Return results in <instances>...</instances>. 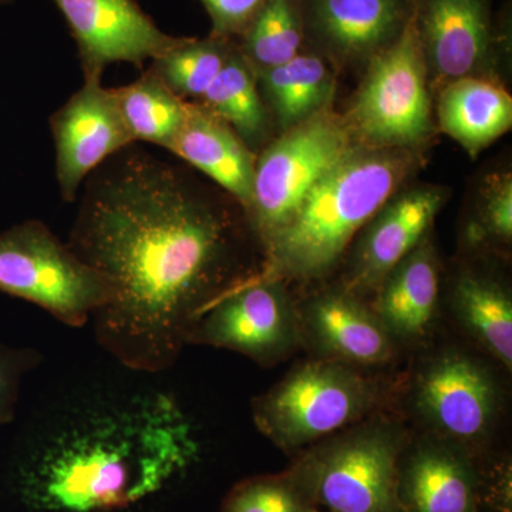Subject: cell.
Masks as SVG:
<instances>
[{
	"label": "cell",
	"instance_id": "1",
	"mask_svg": "<svg viewBox=\"0 0 512 512\" xmlns=\"http://www.w3.org/2000/svg\"><path fill=\"white\" fill-rule=\"evenodd\" d=\"M67 244L113 288L93 316L114 362L163 375L202 313L259 271L249 261L245 212L184 167L133 146L83 184Z\"/></svg>",
	"mask_w": 512,
	"mask_h": 512
},
{
	"label": "cell",
	"instance_id": "2",
	"mask_svg": "<svg viewBox=\"0 0 512 512\" xmlns=\"http://www.w3.org/2000/svg\"><path fill=\"white\" fill-rule=\"evenodd\" d=\"M156 376L117 375L46 397L20 431L10 487L25 512H128L200 461L197 427Z\"/></svg>",
	"mask_w": 512,
	"mask_h": 512
},
{
	"label": "cell",
	"instance_id": "3",
	"mask_svg": "<svg viewBox=\"0 0 512 512\" xmlns=\"http://www.w3.org/2000/svg\"><path fill=\"white\" fill-rule=\"evenodd\" d=\"M423 160V151L355 144L262 245L265 258L255 275L284 282L328 276L367 222L407 184Z\"/></svg>",
	"mask_w": 512,
	"mask_h": 512
},
{
	"label": "cell",
	"instance_id": "4",
	"mask_svg": "<svg viewBox=\"0 0 512 512\" xmlns=\"http://www.w3.org/2000/svg\"><path fill=\"white\" fill-rule=\"evenodd\" d=\"M407 443L402 424L377 416L313 444L289 471L316 508L400 512L397 466Z\"/></svg>",
	"mask_w": 512,
	"mask_h": 512
},
{
	"label": "cell",
	"instance_id": "5",
	"mask_svg": "<svg viewBox=\"0 0 512 512\" xmlns=\"http://www.w3.org/2000/svg\"><path fill=\"white\" fill-rule=\"evenodd\" d=\"M384 402V387L356 367L319 359L303 363L256 397L255 426L293 453L362 421Z\"/></svg>",
	"mask_w": 512,
	"mask_h": 512
},
{
	"label": "cell",
	"instance_id": "6",
	"mask_svg": "<svg viewBox=\"0 0 512 512\" xmlns=\"http://www.w3.org/2000/svg\"><path fill=\"white\" fill-rule=\"evenodd\" d=\"M342 114L356 144L426 151L437 134L426 64L413 19L396 43L373 57Z\"/></svg>",
	"mask_w": 512,
	"mask_h": 512
},
{
	"label": "cell",
	"instance_id": "7",
	"mask_svg": "<svg viewBox=\"0 0 512 512\" xmlns=\"http://www.w3.org/2000/svg\"><path fill=\"white\" fill-rule=\"evenodd\" d=\"M0 292L82 328L113 298L110 282L39 220L0 232Z\"/></svg>",
	"mask_w": 512,
	"mask_h": 512
},
{
	"label": "cell",
	"instance_id": "8",
	"mask_svg": "<svg viewBox=\"0 0 512 512\" xmlns=\"http://www.w3.org/2000/svg\"><path fill=\"white\" fill-rule=\"evenodd\" d=\"M355 144L342 114L330 109L282 131L256 154L254 198L247 220L261 247Z\"/></svg>",
	"mask_w": 512,
	"mask_h": 512
},
{
	"label": "cell",
	"instance_id": "9",
	"mask_svg": "<svg viewBox=\"0 0 512 512\" xmlns=\"http://www.w3.org/2000/svg\"><path fill=\"white\" fill-rule=\"evenodd\" d=\"M493 0H414L413 26L431 93L466 77L501 82L510 56V22ZM504 84V83H503Z\"/></svg>",
	"mask_w": 512,
	"mask_h": 512
},
{
	"label": "cell",
	"instance_id": "10",
	"mask_svg": "<svg viewBox=\"0 0 512 512\" xmlns=\"http://www.w3.org/2000/svg\"><path fill=\"white\" fill-rule=\"evenodd\" d=\"M301 338L298 308L286 282L252 275L202 313L188 345L232 350L272 366L291 355Z\"/></svg>",
	"mask_w": 512,
	"mask_h": 512
},
{
	"label": "cell",
	"instance_id": "11",
	"mask_svg": "<svg viewBox=\"0 0 512 512\" xmlns=\"http://www.w3.org/2000/svg\"><path fill=\"white\" fill-rule=\"evenodd\" d=\"M500 402L493 373L460 350L431 357L414 382L413 406L420 419L436 437L471 454L490 437Z\"/></svg>",
	"mask_w": 512,
	"mask_h": 512
},
{
	"label": "cell",
	"instance_id": "12",
	"mask_svg": "<svg viewBox=\"0 0 512 512\" xmlns=\"http://www.w3.org/2000/svg\"><path fill=\"white\" fill-rule=\"evenodd\" d=\"M56 178L63 201L74 202L83 184L109 158L133 146L113 89L101 77L84 84L50 117Z\"/></svg>",
	"mask_w": 512,
	"mask_h": 512
},
{
	"label": "cell",
	"instance_id": "13",
	"mask_svg": "<svg viewBox=\"0 0 512 512\" xmlns=\"http://www.w3.org/2000/svg\"><path fill=\"white\" fill-rule=\"evenodd\" d=\"M76 42L84 79L114 63L143 67L183 40L161 30L136 0H53Z\"/></svg>",
	"mask_w": 512,
	"mask_h": 512
},
{
	"label": "cell",
	"instance_id": "14",
	"mask_svg": "<svg viewBox=\"0 0 512 512\" xmlns=\"http://www.w3.org/2000/svg\"><path fill=\"white\" fill-rule=\"evenodd\" d=\"M306 47L333 69L362 67L396 43L414 0H301Z\"/></svg>",
	"mask_w": 512,
	"mask_h": 512
},
{
	"label": "cell",
	"instance_id": "15",
	"mask_svg": "<svg viewBox=\"0 0 512 512\" xmlns=\"http://www.w3.org/2000/svg\"><path fill=\"white\" fill-rule=\"evenodd\" d=\"M448 188L404 185L367 222L355 239L345 291H376L384 276L426 237L448 200Z\"/></svg>",
	"mask_w": 512,
	"mask_h": 512
},
{
	"label": "cell",
	"instance_id": "16",
	"mask_svg": "<svg viewBox=\"0 0 512 512\" xmlns=\"http://www.w3.org/2000/svg\"><path fill=\"white\" fill-rule=\"evenodd\" d=\"M400 512H481L476 457L436 436L407 443L397 466Z\"/></svg>",
	"mask_w": 512,
	"mask_h": 512
},
{
	"label": "cell",
	"instance_id": "17",
	"mask_svg": "<svg viewBox=\"0 0 512 512\" xmlns=\"http://www.w3.org/2000/svg\"><path fill=\"white\" fill-rule=\"evenodd\" d=\"M301 333L320 359L379 366L394 355V340L373 309L345 289L313 296L298 309Z\"/></svg>",
	"mask_w": 512,
	"mask_h": 512
},
{
	"label": "cell",
	"instance_id": "18",
	"mask_svg": "<svg viewBox=\"0 0 512 512\" xmlns=\"http://www.w3.org/2000/svg\"><path fill=\"white\" fill-rule=\"evenodd\" d=\"M168 151L210 178L247 217L254 198L256 154L234 128L200 103L188 101L187 117Z\"/></svg>",
	"mask_w": 512,
	"mask_h": 512
},
{
	"label": "cell",
	"instance_id": "19",
	"mask_svg": "<svg viewBox=\"0 0 512 512\" xmlns=\"http://www.w3.org/2000/svg\"><path fill=\"white\" fill-rule=\"evenodd\" d=\"M440 299V261L431 232L376 289L375 311L394 342H416L430 332Z\"/></svg>",
	"mask_w": 512,
	"mask_h": 512
},
{
	"label": "cell",
	"instance_id": "20",
	"mask_svg": "<svg viewBox=\"0 0 512 512\" xmlns=\"http://www.w3.org/2000/svg\"><path fill=\"white\" fill-rule=\"evenodd\" d=\"M437 131L453 138L471 158L512 127V99L503 83L466 77L434 94Z\"/></svg>",
	"mask_w": 512,
	"mask_h": 512
},
{
	"label": "cell",
	"instance_id": "21",
	"mask_svg": "<svg viewBox=\"0 0 512 512\" xmlns=\"http://www.w3.org/2000/svg\"><path fill=\"white\" fill-rule=\"evenodd\" d=\"M259 92L279 133L332 109L335 69L305 46L288 63L256 73Z\"/></svg>",
	"mask_w": 512,
	"mask_h": 512
},
{
	"label": "cell",
	"instance_id": "22",
	"mask_svg": "<svg viewBox=\"0 0 512 512\" xmlns=\"http://www.w3.org/2000/svg\"><path fill=\"white\" fill-rule=\"evenodd\" d=\"M451 308L467 335L511 372L512 299L507 286L484 272H460L451 289Z\"/></svg>",
	"mask_w": 512,
	"mask_h": 512
},
{
	"label": "cell",
	"instance_id": "23",
	"mask_svg": "<svg viewBox=\"0 0 512 512\" xmlns=\"http://www.w3.org/2000/svg\"><path fill=\"white\" fill-rule=\"evenodd\" d=\"M194 103L234 128L255 154L272 140L274 123L259 92L256 73L239 52L237 42L207 92Z\"/></svg>",
	"mask_w": 512,
	"mask_h": 512
},
{
	"label": "cell",
	"instance_id": "24",
	"mask_svg": "<svg viewBox=\"0 0 512 512\" xmlns=\"http://www.w3.org/2000/svg\"><path fill=\"white\" fill-rule=\"evenodd\" d=\"M113 92L134 143L168 150L183 127L188 101L180 99L150 67L136 82Z\"/></svg>",
	"mask_w": 512,
	"mask_h": 512
},
{
	"label": "cell",
	"instance_id": "25",
	"mask_svg": "<svg viewBox=\"0 0 512 512\" xmlns=\"http://www.w3.org/2000/svg\"><path fill=\"white\" fill-rule=\"evenodd\" d=\"M235 42L255 73L288 63L306 46L301 0H265Z\"/></svg>",
	"mask_w": 512,
	"mask_h": 512
},
{
	"label": "cell",
	"instance_id": "26",
	"mask_svg": "<svg viewBox=\"0 0 512 512\" xmlns=\"http://www.w3.org/2000/svg\"><path fill=\"white\" fill-rule=\"evenodd\" d=\"M235 40L208 35L204 39L183 37L177 46L151 62L150 69L180 99L201 100L227 63Z\"/></svg>",
	"mask_w": 512,
	"mask_h": 512
},
{
	"label": "cell",
	"instance_id": "27",
	"mask_svg": "<svg viewBox=\"0 0 512 512\" xmlns=\"http://www.w3.org/2000/svg\"><path fill=\"white\" fill-rule=\"evenodd\" d=\"M512 241V174L494 171L478 187L473 212L464 229L471 249H505Z\"/></svg>",
	"mask_w": 512,
	"mask_h": 512
},
{
	"label": "cell",
	"instance_id": "28",
	"mask_svg": "<svg viewBox=\"0 0 512 512\" xmlns=\"http://www.w3.org/2000/svg\"><path fill=\"white\" fill-rule=\"evenodd\" d=\"M318 510L286 470L242 480L224 498L220 512H313Z\"/></svg>",
	"mask_w": 512,
	"mask_h": 512
},
{
	"label": "cell",
	"instance_id": "29",
	"mask_svg": "<svg viewBox=\"0 0 512 512\" xmlns=\"http://www.w3.org/2000/svg\"><path fill=\"white\" fill-rule=\"evenodd\" d=\"M42 359L35 349L18 348L0 340V427L15 421L23 382Z\"/></svg>",
	"mask_w": 512,
	"mask_h": 512
},
{
	"label": "cell",
	"instance_id": "30",
	"mask_svg": "<svg viewBox=\"0 0 512 512\" xmlns=\"http://www.w3.org/2000/svg\"><path fill=\"white\" fill-rule=\"evenodd\" d=\"M211 19L210 36L238 40L265 0H198Z\"/></svg>",
	"mask_w": 512,
	"mask_h": 512
},
{
	"label": "cell",
	"instance_id": "31",
	"mask_svg": "<svg viewBox=\"0 0 512 512\" xmlns=\"http://www.w3.org/2000/svg\"><path fill=\"white\" fill-rule=\"evenodd\" d=\"M478 467V501L493 512H512V476L510 461H501L490 468Z\"/></svg>",
	"mask_w": 512,
	"mask_h": 512
},
{
	"label": "cell",
	"instance_id": "32",
	"mask_svg": "<svg viewBox=\"0 0 512 512\" xmlns=\"http://www.w3.org/2000/svg\"><path fill=\"white\" fill-rule=\"evenodd\" d=\"M13 2V0H0V5H6V3Z\"/></svg>",
	"mask_w": 512,
	"mask_h": 512
},
{
	"label": "cell",
	"instance_id": "33",
	"mask_svg": "<svg viewBox=\"0 0 512 512\" xmlns=\"http://www.w3.org/2000/svg\"><path fill=\"white\" fill-rule=\"evenodd\" d=\"M313 512H319V511H318V510H315V511H313Z\"/></svg>",
	"mask_w": 512,
	"mask_h": 512
}]
</instances>
